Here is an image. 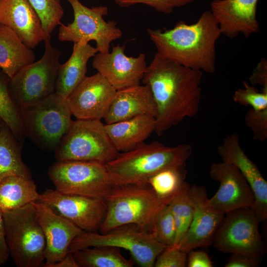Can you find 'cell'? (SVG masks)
Segmentation results:
<instances>
[{
	"label": "cell",
	"mask_w": 267,
	"mask_h": 267,
	"mask_svg": "<svg viewBox=\"0 0 267 267\" xmlns=\"http://www.w3.org/2000/svg\"><path fill=\"white\" fill-rule=\"evenodd\" d=\"M202 77L201 71L155 54L142 81L150 88L156 103L155 132L158 135L198 114Z\"/></svg>",
	"instance_id": "obj_1"
},
{
	"label": "cell",
	"mask_w": 267,
	"mask_h": 267,
	"mask_svg": "<svg viewBox=\"0 0 267 267\" xmlns=\"http://www.w3.org/2000/svg\"><path fill=\"white\" fill-rule=\"evenodd\" d=\"M157 53L179 65L208 73L216 70V44L222 35L210 10L194 23L183 21L170 29L147 30Z\"/></svg>",
	"instance_id": "obj_2"
},
{
	"label": "cell",
	"mask_w": 267,
	"mask_h": 267,
	"mask_svg": "<svg viewBox=\"0 0 267 267\" xmlns=\"http://www.w3.org/2000/svg\"><path fill=\"white\" fill-rule=\"evenodd\" d=\"M192 150L187 144L168 146L158 141L144 142L132 150L119 153L106 166L116 185H145L163 170L185 166Z\"/></svg>",
	"instance_id": "obj_3"
},
{
	"label": "cell",
	"mask_w": 267,
	"mask_h": 267,
	"mask_svg": "<svg viewBox=\"0 0 267 267\" xmlns=\"http://www.w3.org/2000/svg\"><path fill=\"white\" fill-rule=\"evenodd\" d=\"M105 201L107 209L99 230L101 233L126 224H134L152 232L158 214L169 204L160 199L148 184L116 185Z\"/></svg>",
	"instance_id": "obj_4"
},
{
	"label": "cell",
	"mask_w": 267,
	"mask_h": 267,
	"mask_svg": "<svg viewBox=\"0 0 267 267\" xmlns=\"http://www.w3.org/2000/svg\"><path fill=\"white\" fill-rule=\"evenodd\" d=\"M25 137L54 151L74 121L66 98L55 92L20 111Z\"/></svg>",
	"instance_id": "obj_5"
},
{
	"label": "cell",
	"mask_w": 267,
	"mask_h": 267,
	"mask_svg": "<svg viewBox=\"0 0 267 267\" xmlns=\"http://www.w3.org/2000/svg\"><path fill=\"white\" fill-rule=\"evenodd\" d=\"M2 214L9 255L15 265L43 266L46 242L34 202Z\"/></svg>",
	"instance_id": "obj_6"
},
{
	"label": "cell",
	"mask_w": 267,
	"mask_h": 267,
	"mask_svg": "<svg viewBox=\"0 0 267 267\" xmlns=\"http://www.w3.org/2000/svg\"><path fill=\"white\" fill-rule=\"evenodd\" d=\"M44 42L42 57L10 78L9 90L20 111L55 92L62 53L52 44L50 36H46Z\"/></svg>",
	"instance_id": "obj_7"
},
{
	"label": "cell",
	"mask_w": 267,
	"mask_h": 267,
	"mask_svg": "<svg viewBox=\"0 0 267 267\" xmlns=\"http://www.w3.org/2000/svg\"><path fill=\"white\" fill-rule=\"evenodd\" d=\"M111 246L128 251L136 264L153 267L158 255L167 247L159 242L152 232L134 224H126L104 233L84 231L71 243L68 252L85 248Z\"/></svg>",
	"instance_id": "obj_8"
},
{
	"label": "cell",
	"mask_w": 267,
	"mask_h": 267,
	"mask_svg": "<svg viewBox=\"0 0 267 267\" xmlns=\"http://www.w3.org/2000/svg\"><path fill=\"white\" fill-rule=\"evenodd\" d=\"M58 162L89 161L106 164L119 154L101 120L74 121L54 151Z\"/></svg>",
	"instance_id": "obj_9"
},
{
	"label": "cell",
	"mask_w": 267,
	"mask_h": 267,
	"mask_svg": "<svg viewBox=\"0 0 267 267\" xmlns=\"http://www.w3.org/2000/svg\"><path fill=\"white\" fill-rule=\"evenodd\" d=\"M48 175L59 192L104 200L116 186L106 164L99 162L56 161Z\"/></svg>",
	"instance_id": "obj_10"
},
{
	"label": "cell",
	"mask_w": 267,
	"mask_h": 267,
	"mask_svg": "<svg viewBox=\"0 0 267 267\" xmlns=\"http://www.w3.org/2000/svg\"><path fill=\"white\" fill-rule=\"evenodd\" d=\"M71 4L74 20L67 25L61 23L59 28L58 39L61 42L74 43L94 41L98 52L109 51L112 42L122 36L121 30L114 20L106 21L104 17L108 13L107 6L89 8L80 0H67Z\"/></svg>",
	"instance_id": "obj_11"
},
{
	"label": "cell",
	"mask_w": 267,
	"mask_h": 267,
	"mask_svg": "<svg viewBox=\"0 0 267 267\" xmlns=\"http://www.w3.org/2000/svg\"><path fill=\"white\" fill-rule=\"evenodd\" d=\"M214 239L216 249L224 253L240 254L260 261L266 248L259 230V219L251 208L226 213Z\"/></svg>",
	"instance_id": "obj_12"
},
{
	"label": "cell",
	"mask_w": 267,
	"mask_h": 267,
	"mask_svg": "<svg viewBox=\"0 0 267 267\" xmlns=\"http://www.w3.org/2000/svg\"><path fill=\"white\" fill-rule=\"evenodd\" d=\"M37 201L50 207L84 231L99 230L106 213L104 200L64 193L56 189H46L40 194Z\"/></svg>",
	"instance_id": "obj_13"
},
{
	"label": "cell",
	"mask_w": 267,
	"mask_h": 267,
	"mask_svg": "<svg viewBox=\"0 0 267 267\" xmlns=\"http://www.w3.org/2000/svg\"><path fill=\"white\" fill-rule=\"evenodd\" d=\"M190 194L193 205L192 219L187 232L175 247L186 253L212 245L225 216L210 204L205 186H190Z\"/></svg>",
	"instance_id": "obj_14"
},
{
	"label": "cell",
	"mask_w": 267,
	"mask_h": 267,
	"mask_svg": "<svg viewBox=\"0 0 267 267\" xmlns=\"http://www.w3.org/2000/svg\"><path fill=\"white\" fill-rule=\"evenodd\" d=\"M210 177L220 183L216 193L209 198L216 210L226 214L241 208H251L254 202L252 190L248 182L232 165L222 162L210 167Z\"/></svg>",
	"instance_id": "obj_15"
},
{
	"label": "cell",
	"mask_w": 267,
	"mask_h": 267,
	"mask_svg": "<svg viewBox=\"0 0 267 267\" xmlns=\"http://www.w3.org/2000/svg\"><path fill=\"white\" fill-rule=\"evenodd\" d=\"M116 90L99 73L86 76L66 98L72 115L79 120H101Z\"/></svg>",
	"instance_id": "obj_16"
},
{
	"label": "cell",
	"mask_w": 267,
	"mask_h": 267,
	"mask_svg": "<svg viewBox=\"0 0 267 267\" xmlns=\"http://www.w3.org/2000/svg\"><path fill=\"white\" fill-rule=\"evenodd\" d=\"M125 47V44H118L110 52H98L92 63L93 68L116 90L140 85L147 68L145 54L128 56Z\"/></svg>",
	"instance_id": "obj_17"
},
{
	"label": "cell",
	"mask_w": 267,
	"mask_h": 267,
	"mask_svg": "<svg viewBox=\"0 0 267 267\" xmlns=\"http://www.w3.org/2000/svg\"><path fill=\"white\" fill-rule=\"evenodd\" d=\"M217 152L222 162L236 167L249 184L254 197L251 207L260 222L267 219V182L257 166L248 157L242 148L238 134L226 136L218 145Z\"/></svg>",
	"instance_id": "obj_18"
},
{
	"label": "cell",
	"mask_w": 267,
	"mask_h": 267,
	"mask_svg": "<svg viewBox=\"0 0 267 267\" xmlns=\"http://www.w3.org/2000/svg\"><path fill=\"white\" fill-rule=\"evenodd\" d=\"M34 205L46 242L43 267H51L69 253L73 240L84 231L45 204L37 201Z\"/></svg>",
	"instance_id": "obj_19"
},
{
	"label": "cell",
	"mask_w": 267,
	"mask_h": 267,
	"mask_svg": "<svg viewBox=\"0 0 267 267\" xmlns=\"http://www.w3.org/2000/svg\"><path fill=\"white\" fill-rule=\"evenodd\" d=\"M259 0H213L210 7L222 35L233 39L246 38L259 32L257 8Z\"/></svg>",
	"instance_id": "obj_20"
},
{
	"label": "cell",
	"mask_w": 267,
	"mask_h": 267,
	"mask_svg": "<svg viewBox=\"0 0 267 267\" xmlns=\"http://www.w3.org/2000/svg\"><path fill=\"white\" fill-rule=\"evenodd\" d=\"M0 23L33 49L46 37L40 18L28 0H0Z\"/></svg>",
	"instance_id": "obj_21"
},
{
	"label": "cell",
	"mask_w": 267,
	"mask_h": 267,
	"mask_svg": "<svg viewBox=\"0 0 267 267\" xmlns=\"http://www.w3.org/2000/svg\"><path fill=\"white\" fill-rule=\"evenodd\" d=\"M156 114V105L150 88L139 85L117 90L103 119L109 124L140 115L155 118Z\"/></svg>",
	"instance_id": "obj_22"
},
{
	"label": "cell",
	"mask_w": 267,
	"mask_h": 267,
	"mask_svg": "<svg viewBox=\"0 0 267 267\" xmlns=\"http://www.w3.org/2000/svg\"><path fill=\"white\" fill-rule=\"evenodd\" d=\"M106 132L119 152L132 150L144 143L155 132L154 117L140 115L121 121L105 124Z\"/></svg>",
	"instance_id": "obj_23"
},
{
	"label": "cell",
	"mask_w": 267,
	"mask_h": 267,
	"mask_svg": "<svg viewBox=\"0 0 267 267\" xmlns=\"http://www.w3.org/2000/svg\"><path fill=\"white\" fill-rule=\"evenodd\" d=\"M97 52L96 47L89 43L81 41L74 43L70 58L59 66L55 92L67 98L87 76L88 62Z\"/></svg>",
	"instance_id": "obj_24"
},
{
	"label": "cell",
	"mask_w": 267,
	"mask_h": 267,
	"mask_svg": "<svg viewBox=\"0 0 267 267\" xmlns=\"http://www.w3.org/2000/svg\"><path fill=\"white\" fill-rule=\"evenodd\" d=\"M35 53L10 28L0 23V69L9 78L35 61Z\"/></svg>",
	"instance_id": "obj_25"
},
{
	"label": "cell",
	"mask_w": 267,
	"mask_h": 267,
	"mask_svg": "<svg viewBox=\"0 0 267 267\" xmlns=\"http://www.w3.org/2000/svg\"><path fill=\"white\" fill-rule=\"evenodd\" d=\"M39 196L31 178L11 175L0 179V210L2 212L36 202Z\"/></svg>",
	"instance_id": "obj_26"
},
{
	"label": "cell",
	"mask_w": 267,
	"mask_h": 267,
	"mask_svg": "<svg viewBox=\"0 0 267 267\" xmlns=\"http://www.w3.org/2000/svg\"><path fill=\"white\" fill-rule=\"evenodd\" d=\"M4 123L0 132V179L11 175L31 178L21 157V146Z\"/></svg>",
	"instance_id": "obj_27"
},
{
	"label": "cell",
	"mask_w": 267,
	"mask_h": 267,
	"mask_svg": "<svg viewBox=\"0 0 267 267\" xmlns=\"http://www.w3.org/2000/svg\"><path fill=\"white\" fill-rule=\"evenodd\" d=\"M72 253L79 267H133V261L126 259L121 249L111 246L85 248Z\"/></svg>",
	"instance_id": "obj_28"
},
{
	"label": "cell",
	"mask_w": 267,
	"mask_h": 267,
	"mask_svg": "<svg viewBox=\"0 0 267 267\" xmlns=\"http://www.w3.org/2000/svg\"><path fill=\"white\" fill-rule=\"evenodd\" d=\"M10 78L0 71V118L21 143L25 135L21 120L20 110L11 95Z\"/></svg>",
	"instance_id": "obj_29"
},
{
	"label": "cell",
	"mask_w": 267,
	"mask_h": 267,
	"mask_svg": "<svg viewBox=\"0 0 267 267\" xmlns=\"http://www.w3.org/2000/svg\"><path fill=\"white\" fill-rule=\"evenodd\" d=\"M184 167L163 170L152 176L147 184L160 199L169 203L185 182L187 173Z\"/></svg>",
	"instance_id": "obj_30"
},
{
	"label": "cell",
	"mask_w": 267,
	"mask_h": 267,
	"mask_svg": "<svg viewBox=\"0 0 267 267\" xmlns=\"http://www.w3.org/2000/svg\"><path fill=\"white\" fill-rule=\"evenodd\" d=\"M190 186L184 182L177 194L168 205L173 214L176 226L177 246L187 232L193 216V205L190 194Z\"/></svg>",
	"instance_id": "obj_31"
},
{
	"label": "cell",
	"mask_w": 267,
	"mask_h": 267,
	"mask_svg": "<svg viewBox=\"0 0 267 267\" xmlns=\"http://www.w3.org/2000/svg\"><path fill=\"white\" fill-rule=\"evenodd\" d=\"M41 20L46 36H50L61 20L64 11L61 0H28Z\"/></svg>",
	"instance_id": "obj_32"
},
{
	"label": "cell",
	"mask_w": 267,
	"mask_h": 267,
	"mask_svg": "<svg viewBox=\"0 0 267 267\" xmlns=\"http://www.w3.org/2000/svg\"><path fill=\"white\" fill-rule=\"evenodd\" d=\"M176 232L175 220L168 204L158 214L152 233L159 242L167 247H173L175 243Z\"/></svg>",
	"instance_id": "obj_33"
},
{
	"label": "cell",
	"mask_w": 267,
	"mask_h": 267,
	"mask_svg": "<svg viewBox=\"0 0 267 267\" xmlns=\"http://www.w3.org/2000/svg\"><path fill=\"white\" fill-rule=\"evenodd\" d=\"M243 86L234 92L232 99L234 102L250 106L256 111L267 109V89H262L260 91L255 86L246 82H243Z\"/></svg>",
	"instance_id": "obj_34"
},
{
	"label": "cell",
	"mask_w": 267,
	"mask_h": 267,
	"mask_svg": "<svg viewBox=\"0 0 267 267\" xmlns=\"http://www.w3.org/2000/svg\"><path fill=\"white\" fill-rule=\"evenodd\" d=\"M194 1L195 0H115V2L122 7L142 3L158 12L170 14L173 12L175 8L186 6Z\"/></svg>",
	"instance_id": "obj_35"
},
{
	"label": "cell",
	"mask_w": 267,
	"mask_h": 267,
	"mask_svg": "<svg viewBox=\"0 0 267 267\" xmlns=\"http://www.w3.org/2000/svg\"><path fill=\"white\" fill-rule=\"evenodd\" d=\"M246 126L251 130L253 138L263 142L267 138V109L248 110L244 117Z\"/></svg>",
	"instance_id": "obj_36"
},
{
	"label": "cell",
	"mask_w": 267,
	"mask_h": 267,
	"mask_svg": "<svg viewBox=\"0 0 267 267\" xmlns=\"http://www.w3.org/2000/svg\"><path fill=\"white\" fill-rule=\"evenodd\" d=\"M187 253L175 247H167L157 257L154 267H185Z\"/></svg>",
	"instance_id": "obj_37"
},
{
	"label": "cell",
	"mask_w": 267,
	"mask_h": 267,
	"mask_svg": "<svg viewBox=\"0 0 267 267\" xmlns=\"http://www.w3.org/2000/svg\"><path fill=\"white\" fill-rule=\"evenodd\" d=\"M252 85H258L262 87V89H267V60L262 57L249 78Z\"/></svg>",
	"instance_id": "obj_38"
},
{
	"label": "cell",
	"mask_w": 267,
	"mask_h": 267,
	"mask_svg": "<svg viewBox=\"0 0 267 267\" xmlns=\"http://www.w3.org/2000/svg\"><path fill=\"white\" fill-rule=\"evenodd\" d=\"M186 266L213 267L214 266L210 258L205 252L192 250L187 253Z\"/></svg>",
	"instance_id": "obj_39"
},
{
	"label": "cell",
	"mask_w": 267,
	"mask_h": 267,
	"mask_svg": "<svg viewBox=\"0 0 267 267\" xmlns=\"http://www.w3.org/2000/svg\"><path fill=\"white\" fill-rule=\"evenodd\" d=\"M259 260L240 254H233L225 264V267H257Z\"/></svg>",
	"instance_id": "obj_40"
},
{
	"label": "cell",
	"mask_w": 267,
	"mask_h": 267,
	"mask_svg": "<svg viewBox=\"0 0 267 267\" xmlns=\"http://www.w3.org/2000/svg\"><path fill=\"white\" fill-rule=\"evenodd\" d=\"M9 256L3 214L0 210V267L7 262Z\"/></svg>",
	"instance_id": "obj_41"
},
{
	"label": "cell",
	"mask_w": 267,
	"mask_h": 267,
	"mask_svg": "<svg viewBox=\"0 0 267 267\" xmlns=\"http://www.w3.org/2000/svg\"><path fill=\"white\" fill-rule=\"evenodd\" d=\"M51 267H79L72 253H68L62 259Z\"/></svg>",
	"instance_id": "obj_42"
},
{
	"label": "cell",
	"mask_w": 267,
	"mask_h": 267,
	"mask_svg": "<svg viewBox=\"0 0 267 267\" xmlns=\"http://www.w3.org/2000/svg\"><path fill=\"white\" fill-rule=\"evenodd\" d=\"M4 123L2 121L1 119L0 118V132L1 131V129L2 128V127Z\"/></svg>",
	"instance_id": "obj_43"
}]
</instances>
